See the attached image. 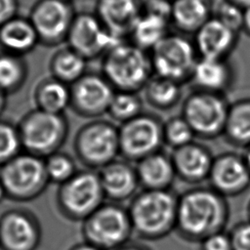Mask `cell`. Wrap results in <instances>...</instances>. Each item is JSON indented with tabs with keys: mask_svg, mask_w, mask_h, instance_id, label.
I'll return each instance as SVG.
<instances>
[{
	"mask_svg": "<svg viewBox=\"0 0 250 250\" xmlns=\"http://www.w3.org/2000/svg\"><path fill=\"white\" fill-rule=\"evenodd\" d=\"M127 208L134 232L143 239L166 235L177 222L178 201L167 189H143Z\"/></svg>",
	"mask_w": 250,
	"mask_h": 250,
	"instance_id": "6da1fadb",
	"label": "cell"
},
{
	"mask_svg": "<svg viewBox=\"0 0 250 250\" xmlns=\"http://www.w3.org/2000/svg\"><path fill=\"white\" fill-rule=\"evenodd\" d=\"M103 75L115 91L145 89L152 77L150 55L132 42H121L103 57Z\"/></svg>",
	"mask_w": 250,
	"mask_h": 250,
	"instance_id": "7a4b0ae2",
	"label": "cell"
},
{
	"mask_svg": "<svg viewBox=\"0 0 250 250\" xmlns=\"http://www.w3.org/2000/svg\"><path fill=\"white\" fill-rule=\"evenodd\" d=\"M23 151L46 158L60 151L69 131L64 114L34 108L25 113L18 124Z\"/></svg>",
	"mask_w": 250,
	"mask_h": 250,
	"instance_id": "3957f363",
	"label": "cell"
},
{
	"mask_svg": "<svg viewBox=\"0 0 250 250\" xmlns=\"http://www.w3.org/2000/svg\"><path fill=\"white\" fill-rule=\"evenodd\" d=\"M225 215V205L217 193L196 189L178 201L176 224L188 236L207 237L218 232Z\"/></svg>",
	"mask_w": 250,
	"mask_h": 250,
	"instance_id": "277c9868",
	"label": "cell"
},
{
	"mask_svg": "<svg viewBox=\"0 0 250 250\" xmlns=\"http://www.w3.org/2000/svg\"><path fill=\"white\" fill-rule=\"evenodd\" d=\"M81 232L84 241L102 250L124 246L134 233L128 208L117 202H104L82 222Z\"/></svg>",
	"mask_w": 250,
	"mask_h": 250,
	"instance_id": "5b68a950",
	"label": "cell"
},
{
	"mask_svg": "<svg viewBox=\"0 0 250 250\" xmlns=\"http://www.w3.org/2000/svg\"><path fill=\"white\" fill-rule=\"evenodd\" d=\"M104 199L99 172L91 169L78 170L72 178L59 186L56 194L60 213L67 220L81 223L103 205Z\"/></svg>",
	"mask_w": 250,
	"mask_h": 250,
	"instance_id": "8992f818",
	"label": "cell"
},
{
	"mask_svg": "<svg viewBox=\"0 0 250 250\" xmlns=\"http://www.w3.org/2000/svg\"><path fill=\"white\" fill-rule=\"evenodd\" d=\"M73 149L87 169L99 171L120 156L119 127L107 120H91L76 132Z\"/></svg>",
	"mask_w": 250,
	"mask_h": 250,
	"instance_id": "52a82bcc",
	"label": "cell"
},
{
	"mask_svg": "<svg viewBox=\"0 0 250 250\" xmlns=\"http://www.w3.org/2000/svg\"><path fill=\"white\" fill-rule=\"evenodd\" d=\"M0 180L7 198L17 202L37 198L50 184L45 159L26 151L0 166Z\"/></svg>",
	"mask_w": 250,
	"mask_h": 250,
	"instance_id": "ba28073f",
	"label": "cell"
},
{
	"mask_svg": "<svg viewBox=\"0 0 250 250\" xmlns=\"http://www.w3.org/2000/svg\"><path fill=\"white\" fill-rule=\"evenodd\" d=\"M163 141V126L152 115L142 113L119 126L120 156L130 162L157 152Z\"/></svg>",
	"mask_w": 250,
	"mask_h": 250,
	"instance_id": "9c48e42d",
	"label": "cell"
},
{
	"mask_svg": "<svg viewBox=\"0 0 250 250\" xmlns=\"http://www.w3.org/2000/svg\"><path fill=\"white\" fill-rule=\"evenodd\" d=\"M196 49L184 36L168 34L151 51L150 60L155 75L181 82L191 77L196 63Z\"/></svg>",
	"mask_w": 250,
	"mask_h": 250,
	"instance_id": "30bf717a",
	"label": "cell"
},
{
	"mask_svg": "<svg viewBox=\"0 0 250 250\" xmlns=\"http://www.w3.org/2000/svg\"><path fill=\"white\" fill-rule=\"evenodd\" d=\"M66 41L68 47L90 60L104 56L124 40L110 33L96 14L80 13L74 17Z\"/></svg>",
	"mask_w": 250,
	"mask_h": 250,
	"instance_id": "8fae6325",
	"label": "cell"
},
{
	"mask_svg": "<svg viewBox=\"0 0 250 250\" xmlns=\"http://www.w3.org/2000/svg\"><path fill=\"white\" fill-rule=\"evenodd\" d=\"M70 2L64 0H38L31 8L28 19L40 43L54 46L66 41L75 17Z\"/></svg>",
	"mask_w": 250,
	"mask_h": 250,
	"instance_id": "7c38bea8",
	"label": "cell"
},
{
	"mask_svg": "<svg viewBox=\"0 0 250 250\" xmlns=\"http://www.w3.org/2000/svg\"><path fill=\"white\" fill-rule=\"evenodd\" d=\"M70 107L80 116L98 119L107 113L115 93L103 74L86 73L70 85Z\"/></svg>",
	"mask_w": 250,
	"mask_h": 250,
	"instance_id": "4fadbf2b",
	"label": "cell"
},
{
	"mask_svg": "<svg viewBox=\"0 0 250 250\" xmlns=\"http://www.w3.org/2000/svg\"><path fill=\"white\" fill-rule=\"evenodd\" d=\"M229 109L217 93L201 91L188 97L184 106V118L194 133L213 136L226 127Z\"/></svg>",
	"mask_w": 250,
	"mask_h": 250,
	"instance_id": "5bb4252c",
	"label": "cell"
},
{
	"mask_svg": "<svg viewBox=\"0 0 250 250\" xmlns=\"http://www.w3.org/2000/svg\"><path fill=\"white\" fill-rule=\"evenodd\" d=\"M41 238V225L32 212L14 208L0 216L1 250H36Z\"/></svg>",
	"mask_w": 250,
	"mask_h": 250,
	"instance_id": "9a60e30c",
	"label": "cell"
},
{
	"mask_svg": "<svg viewBox=\"0 0 250 250\" xmlns=\"http://www.w3.org/2000/svg\"><path fill=\"white\" fill-rule=\"evenodd\" d=\"M98 172L105 199L121 203L138 193L141 186L136 167L130 161L117 158Z\"/></svg>",
	"mask_w": 250,
	"mask_h": 250,
	"instance_id": "2e32d148",
	"label": "cell"
},
{
	"mask_svg": "<svg viewBox=\"0 0 250 250\" xmlns=\"http://www.w3.org/2000/svg\"><path fill=\"white\" fill-rule=\"evenodd\" d=\"M143 3L140 0H98L96 16L112 34L123 38L141 16Z\"/></svg>",
	"mask_w": 250,
	"mask_h": 250,
	"instance_id": "e0dca14e",
	"label": "cell"
},
{
	"mask_svg": "<svg viewBox=\"0 0 250 250\" xmlns=\"http://www.w3.org/2000/svg\"><path fill=\"white\" fill-rule=\"evenodd\" d=\"M236 32L211 18L196 32L194 47L201 58L224 59L235 43Z\"/></svg>",
	"mask_w": 250,
	"mask_h": 250,
	"instance_id": "ac0fdd59",
	"label": "cell"
},
{
	"mask_svg": "<svg viewBox=\"0 0 250 250\" xmlns=\"http://www.w3.org/2000/svg\"><path fill=\"white\" fill-rule=\"evenodd\" d=\"M215 188L226 193H235L244 189L250 182V171L246 162L234 155H225L217 159L210 171Z\"/></svg>",
	"mask_w": 250,
	"mask_h": 250,
	"instance_id": "d6986e66",
	"label": "cell"
},
{
	"mask_svg": "<svg viewBox=\"0 0 250 250\" xmlns=\"http://www.w3.org/2000/svg\"><path fill=\"white\" fill-rule=\"evenodd\" d=\"M40 43L28 18L16 16L0 26V47L4 52L23 56Z\"/></svg>",
	"mask_w": 250,
	"mask_h": 250,
	"instance_id": "ffe728a7",
	"label": "cell"
},
{
	"mask_svg": "<svg viewBox=\"0 0 250 250\" xmlns=\"http://www.w3.org/2000/svg\"><path fill=\"white\" fill-rule=\"evenodd\" d=\"M136 171L143 189H167L176 172L172 159L159 151L138 161Z\"/></svg>",
	"mask_w": 250,
	"mask_h": 250,
	"instance_id": "44dd1931",
	"label": "cell"
},
{
	"mask_svg": "<svg viewBox=\"0 0 250 250\" xmlns=\"http://www.w3.org/2000/svg\"><path fill=\"white\" fill-rule=\"evenodd\" d=\"M172 161L176 172L190 181L203 179L210 174L213 165L206 150L190 144L177 148Z\"/></svg>",
	"mask_w": 250,
	"mask_h": 250,
	"instance_id": "7402d4cb",
	"label": "cell"
},
{
	"mask_svg": "<svg viewBox=\"0 0 250 250\" xmlns=\"http://www.w3.org/2000/svg\"><path fill=\"white\" fill-rule=\"evenodd\" d=\"M36 108L58 114H64L70 107V86L54 78H45L39 82L34 91Z\"/></svg>",
	"mask_w": 250,
	"mask_h": 250,
	"instance_id": "603a6c76",
	"label": "cell"
},
{
	"mask_svg": "<svg viewBox=\"0 0 250 250\" xmlns=\"http://www.w3.org/2000/svg\"><path fill=\"white\" fill-rule=\"evenodd\" d=\"M211 15L209 0H174L172 1L171 21L182 31L196 32Z\"/></svg>",
	"mask_w": 250,
	"mask_h": 250,
	"instance_id": "cb8c5ba5",
	"label": "cell"
},
{
	"mask_svg": "<svg viewBox=\"0 0 250 250\" xmlns=\"http://www.w3.org/2000/svg\"><path fill=\"white\" fill-rule=\"evenodd\" d=\"M229 75L224 59L201 58L195 63L191 78L202 91L218 93L227 87Z\"/></svg>",
	"mask_w": 250,
	"mask_h": 250,
	"instance_id": "d4e9b609",
	"label": "cell"
},
{
	"mask_svg": "<svg viewBox=\"0 0 250 250\" xmlns=\"http://www.w3.org/2000/svg\"><path fill=\"white\" fill-rule=\"evenodd\" d=\"M169 21L164 18L142 11L129 34L132 43L146 51H151L168 35Z\"/></svg>",
	"mask_w": 250,
	"mask_h": 250,
	"instance_id": "484cf974",
	"label": "cell"
},
{
	"mask_svg": "<svg viewBox=\"0 0 250 250\" xmlns=\"http://www.w3.org/2000/svg\"><path fill=\"white\" fill-rule=\"evenodd\" d=\"M49 67L51 76L70 86L86 74L87 59L67 46L52 56Z\"/></svg>",
	"mask_w": 250,
	"mask_h": 250,
	"instance_id": "4316f807",
	"label": "cell"
},
{
	"mask_svg": "<svg viewBox=\"0 0 250 250\" xmlns=\"http://www.w3.org/2000/svg\"><path fill=\"white\" fill-rule=\"evenodd\" d=\"M27 77V65L22 56L0 54V90L9 95L18 91Z\"/></svg>",
	"mask_w": 250,
	"mask_h": 250,
	"instance_id": "83f0119b",
	"label": "cell"
},
{
	"mask_svg": "<svg viewBox=\"0 0 250 250\" xmlns=\"http://www.w3.org/2000/svg\"><path fill=\"white\" fill-rule=\"evenodd\" d=\"M147 102L157 108H168L174 105L181 95L180 83L162 76H152L145 87Z\"/></svg>",
	"mask_w": 250,
	"mask_h": 250,
	"instance_id": "f1b7e54d",
	"label": "cell"
},
{
	"mask_svg": "<svg viewBox=\"0 0 250 250\" xmlns=\"http://www.w3.org/2000/svg\"><path fill=\"white\" fill-rule=\"evenodd\" d=\"M143 113V102L136 92L115 91L107 114L120 124Z\"/></svg>",
	"mask_w": 250,
	"mask_h": 250,
	"instance_id": "f546056e",
	"label": "cell"
},
{
	"mask_svg": "<svg viewBox=\"0 0 250 250\" xmlns=\"http://www.w3.org/2000/svg\"><path fill=\"white\" fill-rule=\"evenodd\" d=\"M226 129L236 143H250V100L237 103L229 109Z\"/></svg>",
	"mask_w": 250,
	"mask_h": 250,
	"instance_id": "4dcf8cb0",
	"label": "cell"
},
{
	"mask_svg": "<svg viewBox=\"0 0 250 250\" xmlns=\"http://www.w3.org/2000/svg\"><path fill=\"white\" fill-rule=\"evenodd\" d=\"M44 159L50 183L61 186L72 178L78 171L73 157L61 150Z\"/></svg>",
	"mask_w": 250,
	"mask_h": 250,
	"instance_id": "1f68e13d",
	"label": "cell"
},
{
	"mask_svg": "<svg viewBox=\"0 0 250 250\" xmlns=\"http://www.w3.org/2000/svg\"><path fill=\"white\" fill-rule=\"evenodd\" d=\"M22 151L18 124L0 119V166Z\"/></svg>",
	"mask_w": 250,
	"mask_h": 250,
	"instance_id": "d6a6232c",
	"label": "cell"
},
{
	"mask_svg": "<svg viewBox=\"0 0 250 250\" xmlns=\"http://www.w3.org/2000/svg\"><path fill=\"white\" fill-rule=\"evenodd\" d=\"M163 133L164 140L177 148L189 145L194 134L185 118L171 119L163 126Z\"/></svg>",
	"mask_w": 250,
	"mask_h": 250,
	"instance_id": "836d02e7",
	"label": "cell"
},
{
	"mask_svg": "<svg viewBox=\"0 0 250 250\" xmlns=\"http://www.w3.org/2000/svg\"><path fill=\"white\" fill-rule=\"evenodd\" d=\"M243 11L244 9L234 3L224 0L218 5L215 11V18L237 32L239 29L243 28Z\"/></svg>",
	"mask_w": 250,
	"mask_h": 250,
	"instance_id": "e575fe53",
	"label": "cell"
},
{
	"mask_svg": "<svg viewBox=\"0 0 250 250\" xmlns=\"http://www.w3.org/2000/svg\"><path fill=\"white\" fill-rule=\"evenodd\" d=\"M143 12L171 21L172 2L169 0H146L143 2Z\"/></svg>",
	"mask_w": 250,
	"mask_h": 250,
	"instance_id": "d590c367",
	"label": "cell"
},
{
	"mask_svg": "<svg viewBox=\"0 0 250 250\" xmlns=\"http://www.w3.org/2000/svg\"><path fill=\"white\" fill-rule=\"evenodd\" d=\"M230 239L232 250H250V224L236 228Z\"/></svg>",
	"mask_w": 250,
	"mask_h": 250,
	"instance_id": "8d00e7d4",
	"label": "cell"
},
{
	"mask_svg": "<svg viewBox=\"0 0 250 250\" xmlns=\"http://www.w3.org/2000/svg\"><path fill=\"white\" fill-rule=\"evenodd\" d=\"M203 250H232L231 239L218 231L205 237Z\"/></svg>",
	"mask_w": 250,
	"mask_h": 250,
	"instance_id": "74e56055",
	"label": "cell"
},
{
	"mask_svg": "<svg viewBox=\"0 0 250 250\" xmlns=\"http://www.w3.org/2000/svg\"><path fill=\"white\" fill-rule=\"evenodd\" d=\"M19 0H0V26L18 16Z\"/></svg>",
	"mask_w": 250,
	"mask_h": 250,
	"instance_id": "f35d334b",
	"label": "cell"
},
{
	"mask_svg": "<svg viewBox=\"0 0 250 250\" xmlns=\"http://www.w3.org/2000/svg\"><path fill=\"white\" fill-rule=\"evenodd\" d=\"M69 250H102L94 245H92L91 243L89 242H86V241H83L81 243H77L75 245H73Z\"/></svg>",
	"mask_w": 250,
	"mask_h": 250,
	"instance_id": "ab89813d",
	"label": "cell"
},
{
	"mask_svg": "<svg viewBox=\"0 0 250 250\" xmlns=\"http://www.w3.org/2000/svg\"><path fill=\"white\" fill-rule=\"evenodd\" d=\"M116 250H148V249L140 243L130 241L127 244H125L124 246H122Z\"/></svg>",
	"mask_w": 250,
	"mask_h": 250,
	"instance_id": "60d3db41",
	"label": "cell"
},
{
	"mask_svg": "<svg viewBox=\"0 0 250 250\" xmlns=\"http://www.w3.org/2000/svg\"><path fill=\"white\" fill-rule=\"evenodd\" d=\"M243 29L250 34V7H247L243 11Z\"/></svg>",
	"mask_w": 250,
	"mask_h": 250,
	"instance_id": "b9f144b4",
	"label": "cell"
},
{
	"mask_svg": "<svg viewBox=\"0 0 250 250\" xmlns=\"http://www.w3.org/2000/svg\"><path fill=\"white\" fill-rule=\"evenodd\" d=\"M7 105V94L0 90V116L4 112Z\"/></svg>",
	"mask_w": 250,
	"mask_h": 250,
	"instance_id": "7bdbcfd3",
	"label": "cell"
},
{
	"mask_svg": "<svg viewBox=\"0 0 250 250\" xmlns=\"http://www.w3.org/2000/svg\"><path fill=\"white\" fill-rule=\"evenodd\" d=\"M228 1L234 3L235 5L241 7L242 9L250 7V0H228Z\"/></svg>",
	"mask_w": 250,
	"mask_h": 250,
	"instance_id": "ee69618b",
	"label": "cell"
},
{
	"mask_svg": "<svg viewBox=\"0 0 250 250\" xmlns=\"http://www.w3.org/2000/svg\"><path fill=\"white\" fill-rule=\"evenodd\" d=\"M7 198V193H6V190H5V188L0 180V203L5 199Z\"/></svg>",
	"mask_w": 250,
	"mask_h": 250,
	"instance_id": "f6af8a7d",
	"label": "cell"
},
{
	"mask_svg": "<svg viewBox=\"0 0 250 250\" xmlns=\"http://www.w3.org/2000/svg\"><path fill=\"white\" fill-rule=\"evenodd\" d=\"M245 162H246V165H247V167H248V169H249V171H250V148H249V150H248V152H247Z\"/></svg>",
	"mask_w": 250,
	"mask_h": 250,
	"instance_id": "bcb514c9",
	"label": "cell"
},
{
	"mask_svg": "<svg viewBox=\"0 0 250 250\" xmlns=\"http://www.w3.org/2000/svg\"><path fill=\"white\" fill-rule=\"evenodd\" d=\"M64 1H68V2H71V0H64Z\"/></svg>",
	"mask_w": 250,
	"mask_h": 250,
	"instance_id": "7dc6e473",
	"label": "cell"
}]
</instances>
